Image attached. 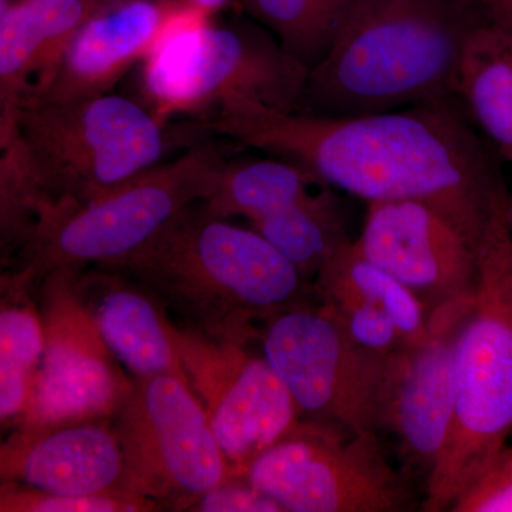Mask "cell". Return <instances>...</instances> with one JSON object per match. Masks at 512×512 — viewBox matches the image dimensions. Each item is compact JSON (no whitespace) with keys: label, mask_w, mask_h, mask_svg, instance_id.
Listing matches in <instances>:
<instances>
[{"label":"cell","mask_w":512,"mask_h":512,"mask_svg":"<svg viewBox=\"0 0 512 512\" xmlns=\"http://www.w3.org/2000/svg\"><path fill=\"white\" fill-rule=\"evenodd\" d=\"M245 477L285 512H403L412 481L389 463L382 437L302 420L255 458Z\"/></svg>","instance_id":"obj_9"},{"label":"cell","mask_w":512,"mask_h":512,"mask_svg":"<svg viewBox=\"0 0 512 512\" xmlns=\"http://www.w3.org/2000/svg\"><path fill=\"white\" fill-rule=\"evenodd\" d=\"M484 23L470 0H356L299 113L343 119L457 99L464 46Z\"/></svg>","instance_id":"obj_3"},{"label":"cell","mask_w":512,"mask_h":512,"mask_svg":"<svg viewBox=\"0 0 512 512\" xmlns=\"http://www.w3.org/2000/svg\"><path fill=\"white\" fill-rule=\"evenodd\" d=\"M316 299L336 316L350 338L363 348L383 356L393 355L403 348L402 336L393 320L375 306L342 293H329Z\"/></svg>","instance_id":"obj_27"},{"label":"cell","mask_w":512,"mask_h":512,"mask_svg":"<svg viewBox=\"0 0 512 512\" xmlns=\"http://www.w3.org/2000/svg\"><path fill=\"white\" fill-rule=\"evenodd\" d=\"M173 338L232 473L245 476L255 458L301 423L298 404L249 343L217 342L181 325H174Z\"/></svg>","instance_id":"obj_11"},{"label":"cell","mask_w":512,"mask_h":512,"mask_svg":"<svg viewBox=\"0 0 512 512\" xmlns=\"http://www.w3.org/2000/svg\"><path fill=\"white\" fill-rule=\"evenodd\" d=\"M74 291L134 379L175 376L188 383L175 348V322L150 289L116 269L92 265L76 269Z\"/></svg>","instance_id":"obj_17"},{"label":"cell","mask_w":512,"mask_h":512,"mask_svg":"<svg viewBox=\"0 0 512 512\" xmlns=\"http://www.w3.org/2000/svg\"><path fill=\"white\" fill-rule=\"evenodd\" d=\"M451 512H512V447L505 444L453 504Z\"/></svg>","instance_id":"obj_28"},{"label":"cell","mask_w":512,"mask_h":512,"mask_svg":"<svg viewBox=\"0 0 512 512\" xmlns=\"http://www.w3.org/2000/svg\"><path fill=\"white\" fill-rule=\"evenodd\" d=\"M45 330L35 289L10 269L0 276V421L15 429L35 394Z\"/></svg>","instance_id":"obj_20"},{"label":"cell","mask_w":512,"mask_h":512,"mask_svg":"<svg viewBox=\"0 0 512 512\" xmlns=\"http://www.w3.org/2000/svg\"><path fill=\"white\" fill-rule=\"evenodd\" d=\"M487 25L512 36V0H471Z\"/></svg>","instance_id":"obj_30"},{"label":"cell","mask_w":512,"mask_h":512,"mask_svg":"<svg viewBox=\"0 0 512 512\" xmlns=\"http://www.w3.org/2000/svg\"><path fill=\"white\" fill-rule=\"evenodd\" d=\"M258 340L302 420L380 437L392 355L360 346L316 298L265 320Z\"/></svg>","instance_id":"obj_8"},{"label":"cell","mask_w":512,"mask_h":512,"mask_svg":"<svg viewBox=\"0 0 512 512\" xmlns=\"http://www.w3.org/2000/svg\"><path fill=\"white\" fill-rule=\"evenodd\" d=\"M470 2H471V0H470Z\"/></svg>","instance_id":"obj_33"},{"label":"cell","mask_w":512,"mask_h":512,"mask_svg":"<svg viewBox=\"0 0 512 512\" xmlns=\"http://www.w3.org/2000/svg\"><path fill=\"white\" fill-rule=\"evenodd\" d=\"M315 298L342 293L375 306L393 320L404 345L430 335L429 318L416 295L399 279L377 266L350 241L343 245L312 282Z\"/></svg>","instance_id":"obj_23"},{"label":"cell","mask_w":512,"mask_h":512,"mask_svg":"<svg viewBox=\"0 0 512 512\" xmlns=\"http://www.w3.org/2000/svg\"><path fill=\"white\" fill-rule=\"evenodd\" d=\"M198 202L133 254L97 266L136 279L181 326L217 342H254L265 320L315 299L312 284L262 235L210 217Z\"/></svg>","instance_id":"obj_2"},{"label":"cell","mask_w":512,"mask_h":512,"mask_svg":"<svg viewBox=\"0 0 512 512\" xmlns=\"http://www.w3.org/2000/svg\"><path fill=\"white\" fill-rule=\"evenodd\" d=\"M190 512H285L276 501L256 490L245 476H231L198 497Z\"/></svg>","instance_id":"obj_29"},{"label":"cell","mask_w":512,"mask_h":512,"mask_svg":"<svg viewBox=\"0 0 512 512\" xmlns=\"http://www.w3.org/2000/svg\"><path fill=\"white\" fill-rule=\"evenodd\" d=\"M184 2L212 18L221 10L227 9L234 3L241 2V0H184Z\"/></svg>","instance_id":"obj_31"},{"label":"cell","mask_w":512,"mask_h":512,"mask_svg":"<svg viewBox=\"0 0 512 512\" xmlns=\"http://www.w3.org/2000/svg\"><path fill=\"white\" fill-rule=\"evenodd\" d=\"M107 0H2L0 144L15 130L20 103L46 82L70 40Z\"/></svg>","instance_id":"obj_18"},{"label":"cell","mask_w":512,"mask_h":512,"mask_svg":"<svg viewBox=\"0 0 512 512\" xmlns=\"http://www.w3.org/2000/svg\"><path fill=\"white\" fill-rule=\"evenodd\" d=\"M184 5V0H107L77 30L42 87L26 97L66 101L111 92L156 49Z\"/></svg>","instance_id":"obj_15"},{"label":"cell","mask_w":512,"mask_h":512,"mask_svg":"<svg viewBox=\"0 0 512 512\" xmlns=\"http://www.w3.org/2000/svg\"><path fill=\"white\" fill-rule=\"evenodd\" d=\"M336 191L325 185L305 200L248 222V227L291 262L309 284L326 262L352 241Z\"/></svg>","instance_id":"obj_22"},{"label":"cell","mask_w":512,"mask_h":512,"mask_svg":"<svg viewBox=\"0 0 512 512\" xmlns=\"http://www.w3.org/2000/svg\"><path fill=\"white\" fill-rule=\"evenodd\" d=\"M507 225H508V231H510V237H511V242H512V194L508 195Z\"/></svg>","instance_id":"obj_32"},{"label":"cell","mask_w":512,"mask_h":512,"mask_svg":"<svg viewBox=\"0 0 512 512\" xmlns=\"http://www.w3.org/2000/svg\"><path fill=\"white\" fill-rule=\"evenodd\" d=\"M194 137L207 136L192 121L175 131L143 101L109 92L66 101L26 97L9 140L22 148L45 207L93 200Z\"/></svg>","instance_id":"obj_5"},{"label":"cell","mask_w":512,"mask_h":512,"mask_svg":"<svg viewBox=\"0 0 512 512\" xmlns=\"http://www.w3.org/2000/svg\"><path fill=\"white\" fill-rule=\"evenodd\" d=\"M111 423L127 490L164 510L187 511L234 476L197 394L180 377H137Z\"/></svg>","instance_id":"obj_10"},{"label":"cell","mask_w":512,"mask_h":512,"mask_svg":"<svg viewBox=\"0 0 512 512\" xmlns=\"http://www.w3.org/2000/svg\"><path fill=\"white\" fill-rule=\"evenodd\" d=\"M457 99L501 160L512 165V36L477 26L468 36L457 77Z\"/></svg>","instance_id":"obj_19"},{"label":"cell","mask_w":512,"mask_h":512,"mask_svg":"<svg viewBox=\"0 0 512 512\" xmlns=\"http://www.w3.org/2000/svg\"><path fill=\"white\" fill-rule=\"evenodd\" d=\"M468 308L433 316L430 335L404 345L389 360L380 437H392L400 471L412 483L423 481L424 490L450 431L454 338Z\"/></svg>","instance_id":"obj_14"},{"label":"cell","mask_w":512,"mask_h":512,"mask_svg":"<svg viewBox=\"0 0 512 512\" xmlns=\"http://www.w3.org/2000/svg\"><path fill=\"white\" fill-rule=\"evenodd\" d=\"M311 171L279 157L229 160L210 197L198 202L210 217L254 221L325 187Z\"/></svg>","instance_id":"obj_21"},{"label":"cell","mask_w":512,"mask_h":512,"mask_svg":"<svg viewBox=\"0 0 512 512\" xmlns=\"http://www.w3.org/2000/svg\"><path fill=\"white\" fill-rule=\"evenodd\" d=\"M192 121L205 136L301 165L322 183L367 204L427 205L478 254L510 195L495 160L500 157L458 99L333 119L285 113L238 97Z\"/></svg>","instance_id":"obj_1"},{"label":"cell","mask_w":512,"mask_h":512,"mask_svg":"<svg viewBox=\"0 0 512 512\" xmlns=\"http://www.w3.org/2000/svg\"><path fill=\"white\" fill-rule=\"evenodd\" d=\"M481 284L454 338L453 417L423 511L450 510L512 431V242L507 204L480 249Z\"/></svg>","instance_id":"obj_4"},{"label":"cell","mask_w":512,"mask_h":512,"mask_svg":"<svg viewBox=\"0 0 512 512\" xmlns=\"http://www.w3.org/2000/svg\"><path fill=\"white\" fill-rule=\"evenodd\" d=\"M229 161L221 141L200 140L93 200L45 205L32 237L3 269L37 291L60 268L104 265L133 254L185 208L210 197Z\"/></svg>","instance_id":"obj_7"},{"label":"cell","mask_w":512,"mask_h":512,"mask_svg":"<svg viewBox=\"0 0 512 512\" xmlns=\"http://www.w3.org/2000/svg\"><path fill=\"white\" fill-rule=\"evenodd\" d=\"M356 245L416 295L429 320L467 308L480 291L476 248L420 202H370Z\"/></svg>","instance_id":"obj_13"},{"label":"cell","mask_w":512,"mask_h":512,"mask_svg":"<svg viewBox=\"0 0 512 512\" xmlns=\"http://www.w3.org/2000/svg\"><path fill=\"white\" fill-rule=\"evenodd\" d=\"M0 256L6 266L35 231L42 194L15 138L0 146Z\"/></svg>","instance_id":"obj_25"},{"label":"cell","mask_w":512,"mask_h":512,"mask_svg":"<svg viewBox=\"0 0 512 512\" xmlns=\"http://www.w3.org/2000/svg\"><path fill=\"white\" fill-rule=\"evenodd\" d=\"M356 0H241L242 12L274 33L309 70L329 55Z\"/></svg>","instance_id":"obj_24"},{"label":"cell","mask_w":512,"mask_h":512,"mask_svg":"<svg viewBox=\"0 0 512 512\" xmlns=\"http://www.w3.org/2000/svg\"><path fill=\"white\" fill-rule=\"evenodd\" d=\"M76 269L50 272L36 291L45 352L32 404L19 426L111 419L133 387V376L101 338L74 291Z\"/></svg>","instance_id":"obj_12"},{"label":"cell","mask_w":512,"mask_h":512,"mask_svg":"<svg viewBox=\"0 0 512 512\" xmlns=\"http://www.w3.org/2000/svg\"><path fill=\"white\" fill-rule=\"evenodd\" d=\"M140 66L141 101L165 121L238 97L299 113L311 74L256 20L215 23L187 3Z\"/></svg>","instance_id":"obj_6"},{"label":"cell","mask_w":512,"mask_h":512,"mask_svg":"<svg viewBox=\"0 0 512 512\" xmlns=\"http://www.w3.org/2000/svg\"><path fill=\"white\" fill-rule=\"evenodd\" d=\"M163 505L134 493L53 494L30 485L2 481L0 512H154Z\"/></svg>","instance_id":"obj_26"},{"label":"cell","mask_w":512,"mask_h":512,"mask_svg":"<svg viewBox=\"0 0 512 512\" xmlns=\"http://www.w3.org/2000/svg\"><path fill=\"white\" fill-rule=\"evenodd\" d=\"M0 478L53 494L131 493L111 419L15 427L0 446Z\"/></svg>","instance_id":"obj_16"}]
</instances>
